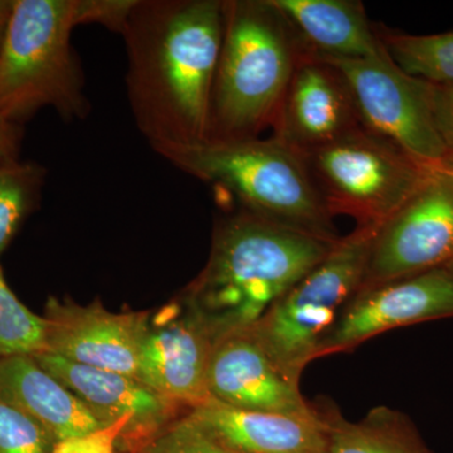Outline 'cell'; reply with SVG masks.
Here are the masks:
<instances>
[{"instance_id":"1","label":"cell","mask_w":453,"mask_h":453,"mask_svg":"<svg viewBox=\"0 0 453 453\" xmlns=\"http://www.w3.org/2000/svg\"><path fill=\"white\" fill-rule=\"evenodd\" d=\"M223 0H138L122 32L127 89L151 148L211 138Z\"/></svg>"},{"instance_id":"2","label":"cell","mask_w":453,"mask_h":453,"mask_svg":"<svg viewBox=\"0 0 453 453\" xmlns=\"http://www.w3.org/2000/svg\"><path fill=\"white\" fill-rule=\"evenodd\" d=\"M324 237L247 210L214 231L210 258L184 290L217 339L251 326L333 251Z\"/></svg>"},{"instance_id":"3","label":"cell","mask_w":453,"mask_h":453,"mask_svg":"<svg viewBox=\"0 0 453 453\" xmlns=\"http://www.w3.org/2000/svg\"><path fill=\"white\" fill-rule=\"evenodd\" d=\"M210 139L257 138L310 50L271 0H223Z\"/></svg>"},{"instance_id":"4","label":"cell","mask_w":453,"mask_h":453,"mask_svg":"<svg viewBox=\"0 0 453 453\" xmlns=\"http://www.w3.org/2000/svg\"><path fill=\"white\" fill-rule=\"evenodd\" d=\"M155 151L190 177L228 190L244 210L324 237L339 238L303 157L270 139H208Z\"/></svg>"},{"instance_id":"5","label":"cell","mask_w":453,"mask_h":453,"mask_svg":"<svg viewBox=\"0 0 453 453\" xmlns=\"http://www.w3.org/2000/svg\"><path fill=\"white\" fill-rule=\"evenodd\" d=\"M76 0H14L0 49V116L22 124L50 107L65 121L88 118L85 77L71 35Z\"/></svg>"},{"instance_id":"6","label":"cell","mask_w":453,"mask_h":453,"mask_svg":"<svg viewBox=\"0 0 453 453\" xmlns=\"http://www.w3.org/2000/svg\"><path fill=\"white\" fill-rule=\"evenodd\" d=\"M381 226H357L246 332L295 383L359 292Z\"/></svg>"},{"instance_id":"7","label":"cell","mask_w":453,"mask_h":453,"mask_svg":"<svg viewBox=\"0 0 453 453\" xmlns=\"http://www.w3.org/2000/svg\"><path fill=\"white\" fill-rule=\"evenodd\" d=\"M301 157L330 216L359 226L388 222L434 170L363 125Z\"/></svg>"},{"instance_id":"8","label":"cell","mask_w":453,"mask_h":453,"mask_svg":"<svg viewBox=\"0 0 453 453\" xmlns=\"http://www.w3.org/2000/svg\"><path fill=\"white\" fill-rule=\"evenodd\" d=\"M320 57L347 82L366 130L423 165H442L449 149L434 124L431 83L404 73L389 53L365 59Z\"/></svg>"},{"instance_id":"9","label":"cell","mask_w":453,"mask_h":453,"mask_svg":"<svg viewBox=\"0 0 453 453\" xmlns=\"http://www.w3.org/2000/svg\"><path fill=\"white\" fill-rule=\"evenodd\" d=\"M453 264V172L434 168L384 223L360 291Z\"/></svg>"},{"instance_id":"10","label":"cell","mask_w":453,"mask_h":453,"mask_svg":"<svg viewBox=\"0 0 453 453\" xmlns=\"http://www.w3.org/2000/svg\"><path fill=\"white\" fill-rule=\"evenodd\" d=\"M216 342L207 319L181 294L150 311L136 378L190 412L211 399L208 368Z\"/></svg>"},{"instance_id":"11","label":"cell","mask_w":453,"mask_h":453,"mask_svg":"<svg viewBox=\"0 0 453 453\" xmlns=\"http://www.w3.org/2000/svg\"><path fill=\"white\" fill-rule=\"evenodd\" d=\"M43 318L44 353L136 378L150 311L112 312L100 300L80 305L50 297Z\"/></svg>"},{"instance_id":"12","label":"cell","mask_w":453,"mask_h":453,"mask_svg":"<svg viewBox=\"0 0 453 453\" xmlns=\"http://www.w3.org/2000/svg\"><path fill=\"white\" fill-rule=\"evenodd\" d=\"M447 318H453L452 266L357 292L325 339L319 357L347 351L396 327Z\"/></svg>"},{"instance_id":"13","label":"cell","mask_w":453,"mask_h":453,"mask_svg":"<svg viewBox=\"0 0 453 453\" xmlns=\"http://www.w3.org/2000/svg\"><path fill=\"white\" fill-rule=\"evenodd\" d=\"M47 372L73 393L103 426L129 417L121 437L125 451L139 452L163 429L188 413L135 377L77 365L50 353L35 356Z\"/></svg>"},{"instance_id":"14","label":"cell","mask_w":453,"mask_h":453,"mask_svg":"<svg viewBox=\"0 0 453 453\" xmlns=\"http://www.w3.org/2000/svg\"><path fill=\"white\" fill-rule=\"evenodd\" d=\"M273 138L296 153L362 127L345 80L314 50L301 58L273 116Z\"/></svg>"},{"instance_id":"15","label":"cell","mask_w":453,"mask_h":453,"mask_svg":"<svg viewBox=\"0 0 453 453\" xmlns=\"http://www.w3.org/2000/svg\"><path fill=\"white\" fill-rule=\"evenodd\" d=\"M214 401L242 411L306 413L314 411L295 383L246 330L217 339L208 368Z\"/></svg>"},{"instance_id":"16","label":"cell","mask_w":453,"mask_h":453,"mask_svg":"<svg viewBox=\"0 0 453 453\" xmlns=\"http://www.w3.org/2000/svg\"><path fill=\"white\" fill-rule=\"evenodd\" d=\"M234 453H325L330 426L326 414L257 412L214 399L188 412Z\"/></svg>"},{"instance_id":"17","label":"cell","mask_w":453,"mask_h":453,"mask_svg":"<svg viewBox=\"0 0 453 453\" xmlns=\"http://www.w3.org/2000/svg\"><path fill=\"white\" fill-rule=\"evenodd\" d=\"M0 402L40 423L57 442L105 427L31 356L0 359Z\"/></svg>"},{"instance_id":"18","label":"cell","mask_w":453,"mask_h":453,"mask_svg":"<svg viewBox=\"0 0 453 453\" xmlns=\"http://www.w3.org/2000/svg\"><path fill=\"white\" fill-rule=\"evenodd\" d=\"M310 50L333 58L387 55L362 3L356 0H271Z\"/></svg>"},{"instance_id":"19","label":"cell","mask_w":453,"mask_h":453,"mask_svg":"<svg viewBox=\"0 0 453 453\" xmlns=\"http://www.w3.org/2000/svg\"><path fill=\"white\" fill-rule=\"evenodd\" d=\"M330 426L325 453H434L403 413L372 408L365 419L349 422L338 411H325Z\"/></svg>"},{"instance_id":"20","label":"cell","mask_w":453,"mask_h":453,"mask_svg":"<svg viewBox=\"0 0 453 453\" xmlns=\"http://www.w3.org/2000/svg\"><path fill=\"white\" fill-rule=\"evenodd\" d=\"M378 35L404 73L432 83L453 82V31L419 35L380 32Z\"/></svg>"},{"instance_id":"21","label":"cell","mask_w":453,"mask_h":453,"mask_svg":"<svg viewBox=\"0 0 453 453\" xmlns=\"http://www.w3.org/2000/svg\"><path fill=\"white\" fill-rule=\"evenodd\" d=\"M44 180L46 169L40 164L16 160L0 165V257L37 207Z\"/></svg>"},{"instance_id":"22","label":"cell","mask_w":453,"mask_h":453,"mask_svg":"<svg viewBox=\"0 0 453 453\" xmlns=\"http://www.w3.org/2000/svg\"><path fill=\"white\" fill-rule=\"evenodd\" d=\"M47 325L9 288L0 266V359L46 351Z\"/></svg>"},{"instance_id":"23","label":"cell","mask_w":453,"mask_h":453,"mask_svg":"<svg viewBox=\"0 0 453 453\" xmlns=\"http://www.w3.org/2000/svg\"><path fill=\"white\" fill-rule=\"evenodd\" d=\"M140 453H234L189 413L179 417Z\"/></svg>"},{"instance_id":"24","label":"cell","mask_w":453,"mask_h":453,"mask_svg":"<svg viewBox=\"0 0 453 453\" xmlns=\"http://www.w3.org/2000/svg\"><path fill=\"white\" fill-rule=\"evenodd\" d=\"M56 443L40 423L0 402V453H52Z\"/></svg>"},{"instance_id":"25","label":"cell","mask_w":453,"mask_h":453,"mask_svg":"<svg viewBox=\"0 0 453 453\" xmlns=\"http://www.w3.org/2000/svg\"><path fill=\"white\" fill-rule=\"evenodd\" d=\"M136 3L138 0H76L77 26L97 23L122 35Z\"/></svg>"},{"instance_id":"26","label":"cell","mask_w":453,"mask_h":453,"mask_svg":"<svg viewBox=\"0 0 453 453\" xmlns=\"http://www.w3.org/2000/svg\"><path fill=\"white\" fill-rule=\"evenodd\" d=\"M130 426L131 419L127 417L91 434L59 441L52 453H118L121 437Z\"/></svg>"},{"instance_id":"27","label":"cell","mask_w":453,"mask_h":453,"mask_svg":"<svg viewBox=\"0 0 453 453\" xmlns=\"http://www.w3.org/2000/svg\"><path fill=\"white\" fill-rule=\"evenodd\" d=\"M431 83V105L438 134L453 150V82Z\"/></svg>"},{"instance_id":"28","label":"cell","mask_w":453,"mask_h":453,"mask_svg":"<svg viewBox=\"0 0 453 453\" xmlns=\"http://www.w3.org/2000/svg\"><path fill=\"white\" fill-rule=\"evenodd\" d=\"M22 125L0 116V165L19 160Z\"/></svg>"},{"instance_id":"29","label":"cell","mask_w":453,"mask_h":453,"mask_svg":"<svg viewBox=\"0 0 453 453\" xmlns=\"http://www.w3.org/2000/svg\"><path fill=\"white\" fill-rule=\"evenodd\" d=\"M14 0H0V49L7 35L9 22L13 13Z\"/></svg>"},{"instance_id":"30","label":"cell","mask_w":453,"mask_h":453,"mask_svg":"<svg viewBox=\"0 0 453 453\" xmlns=\"http://www.w3.org/2000/svg\"><path fill=\"white\" fill-rule=\"evenodd\" d=\"M440 166H442V168L453 169V150L447 154L445 162H443L442 165Z\"/></svg>"},{"instance_id":"31","label":"cell","mask_w":453,"mask_h":453,"mask_svg":"<svg viewBox=\"0 0 453 453\" xmlns=\"http://www.w3.org/2000/svg\"><path fill=\"white\" fill-rule=\"evenodd\" d=\"M438 168H442V166H438ZM443 169L451 170V172H453V169H449V168H443Z\"/></svg>"},{"instance_id":"32","label":"cell","mask_w":453,"mask_h":453,"mask_svg":"<svg viewBox=\"0 0 453 453\" xmlns=\"http://www.w3.org/2000/svg\"><path fill=\"white\" fill-rule=\"evenodd\" d=\"M125 453H140V452H129V451H125Z\"/></svg>"},{"instance_id":"33","label":"cell","mask_w":453,"mask_h":453,"mask_svg":"<svg viewBox=\"0 0 453 453\" xmlns=\"http://www.w3.org/2000/svg\"><path fill=\"white\" fill-rule=\"evenodd\" d=\"M449 266H452V267H453V264H452V265H449Z\"/></svg>"}]
</instances>
